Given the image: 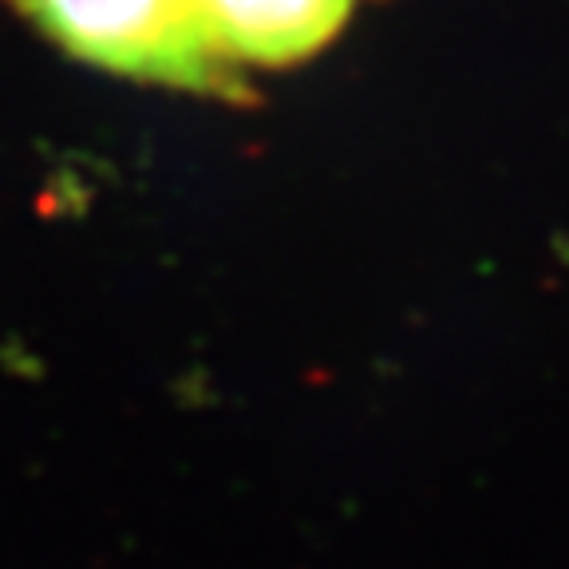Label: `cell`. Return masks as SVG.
Segmentation results:
<instances>
[{
    "mask_svg": "<svg viewBox=\"0 0 569 569\" xmlns=\"http://www.w3.org/2000/svg\"><path fill=\"white\" fill-rule=\"evenodd\" d=\"M71 60L139 83L230 96L233 68L213 52L198 0H12Z\"/></svg>",
    "mask_w": 569,
    "mask_h": 569,
    "instance_id": "cell-1",
    "label": "cell"
},
{
    "mask_svg": "<svg viewBox=\"0 0 569 569\" xmlns=\"http://www.w3.org/2000/svg\"><path fill=\"white\" fill-rule=\"evenodd\" d=\"M356 0H198L213 52L230 68H289L317 56L352 17Z\"/></svg>",
    "mask_w": 569,
    "mask_h": 569,
    "instance_id": "cell-2",
    "label": "cell"
}]
</instances>
